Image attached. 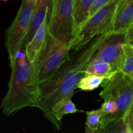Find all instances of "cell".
<instances>
[{"label":"cell","mask_w":133,"mask_h":133,"mask_svg":"<svg viewBox=\"0 0 133 133\" xmlns=\"http://www.w3.org/2000/svg\"><path fill=\"white\" fill-rule=\"evenodd\" d=\"M109 32L91 38L83 46L75 48L70 57L51 77L39 84L38 109L58 131L57 123L52 115L55 104L67 95L74 94L79 80L84 75V70Z\"/></svg>","instance_id":"1"},{"label":"cell","mask_w":133,"mask_h":133,"mask_svg":"<svg viewBox=\"0 0 133 133\" xmlns=\"http://www.w3.org/2000/svg\"><path fill=\"white\" fill-rule=\"evenodd\" d=\"M34 63L19 53L11 68L8 90L0 109L5 116H12L26 107L38 108L39 83L34 75Z\"/></svg>","instance_id":"2"},{"label":"cell","mask_w":133,"mask_h":133,"mask_svg":"<svg viewBox=\"0 0 133 133\" xmlns=\"http://www.w3.org/2000/svg\"><path fill=\"white\" fill-rule=\"evenodd\" d=\"M100 97L103 100H112L116 103L117 110L108 122V128L122 123L127 109L133 99V79L122 71H116L105 79Z\"/></svg>","instance_id":"3"},{"label":"cell","mask_w":133,"mask_h":133,"mask_svg":"<svg viewBox=\"0 0 133 133\" xmlns=\"http://www.w3.org/2000/svg\"><path fill=\"white\" fill-rule=\"evenodd\" d=\"M70 45L48 32L45 44L34 65V75L39 84L52 76L70 57Z\"/></svg>","instance_id":"4"},{"label":"cell","mask_w":133,"mask_h":133,"mask_svg":"<svg viewBox=\"0 0 133 133\" xmlns=\"http://www.w3.org/2000/svg\"><path fill=\"white\" fill-rule=\"evenodd\" d=\"M36 4L37 0H22L16 16L5 32V45L10 67L14 64L23 48Z\"/></svg>","instance_id":"5"},{"label":"cell","mask_w":133,"mask_h":133,"mask_svg":"<svg viewBox=\"0 0 133 133\" xmlns=\"http://www.w3.org/2000/svg\"><path fill=\"white\" fill-rule=\"evenodd\" d=\"M119 0H111L87 19L70 44L71 49L83 46L91 38L109 32Z\"/></svg>","instance_id":"6"},{"label":"cell","mask_w":133,"mask_h":133,"mask_svg":"<svg viewBox=\"0 0 133 133\" xmlns=\"http://www.w3.org/2000/svg\"><path fill=\"white\" fill-rule=\"evenodd\" d=\"M75 0H51L48 33L62 42L74 39V15Z\"/></svg>","instance_id":"7"},{"label":"cell","mask_w":133,"mask_h":133,"mask_svg":"<svg viewBox=\"0 0 133 133\" xmlns=\"http://www.w3.org/2000/svg\"><path fill=\"white\" fill-rule=\"evenodd\" d=\"M124 35H114L109 32L90 59L104 61L110 64L113 71H119L124 56Z\"/></svg>","instance_id":"8"},{"label":"cell","mask_w":133,"mask_h":133,"mask_svg":"<svg viewBox=\"0 0 133 133\" xmlns=\"http://www.w3.org/2000/svg\"><path fill=\"white\" fill-rule=\"evenodd\" d=\"M133 22V0H119L110 34L124 35Z\"/></svg>","instance_id":"9"},{"label":"cell","mask_w":133,"mask_h":133,"mask_svg":"<svg viewBox=\"0 0 133 133\" xmlns=\"http://www.w3.org/2000/svg\"><path fill=\"white\" fill-rule=\"evenodd\" d=\"M50 11L38 29L35 32L32 39L25 46V54L27 59L31 63L36 62L45 44L47 35L48 32V23H49Z\"/></svg>","instance_id":"10"},{"label":"cell","mask_w":133,"mask_h":133,"mask_svg":"<svg viewBox=\"0 0 133 133\" xmlns=\"http://www.w3.org/2000/svg\"><path fill=\"white\" fill-rule=\"evenodd\" d=\"M51 7V0H37L36 9L32 15L28 32L24 39L23 46H25L32 39L39 26L44 20Z\"/></svg>","instance_id":"11"},{"label":"cell","mask_w":133,"mask_h":133,"mask_svg":"<svg viewBox=\"0 0 133 133\" xmlns=\"http://www.w3.org/2000/svg\"><path fill=\"white\" fill-rule=\"evenodd\" d=\"M74 94H71L63 97L55 104L52 109V115L57 123L58 131L61 129V122L64 116L69 114H75L78 112L71 100Z\"/></svg>","instance_id":"12"},{"label":"cell","mask_w":133,"mask_h":133,"mask_svg":"<svg viewBox=\"0 0 133 133\" xmlns=\"http://www.w3.org/2000/svg\"><path fill=\"white\" fill-rule=\"evenodd\" d=\"M94 1V0H75L74 15V38L88 18V12Z\"/></svg>","instance_id":"13"},{"label":"cell","mask_w":133,"mask_h":133,"mask_svg":"<svg viewBox=\"0 0 133 133\" xmlns=\"http://www.w3.org/2000/svg\"><path fill=\"white\" fill-rule=\"evenodd\" d=\"M114 73L110 64L98 59L90 60L84 70V75H98L110 77Z\"/></svg>","instance_id":"14"},{"label":"cell","mask_w":133,"mask_h":133,"mask_svg":"<svg viewBox=\"0 0 133 133\" xmlns=\"http://www.w3.org/2000/svg\"><path fill=\"white\" fill-rule=\"evenodd\" d=\"M110 77L98 75H84L79 80L77 88H79L83 91L94 90L100 87L105 79Z\"/></svg>","instance_id":"15"},{"label":"cell","mask_w":133,"mask_h":133,"mask_svg":"<svg viewBox=\"0 0 133 133\" xmlns=\"http://www.w3.org/2000/svg\"><path fill=\"white\" fill-rule=\"evenodd\" d=\"M124 56L119 71L126 74L133 79V49L129 44L123 45Z\"/></svg>","instance_id":"16"},{"label":"cell","mask_w":133,"mask_h":133,"mask_svg":"<svg viewBox=\"0 0 133 133\" xmlns=\"http://www.w3.org/2000/svg\"><path fill=\"white\" fill-rule=\"evenodd\" d=\"M87 114V122H86V132H94L98 131L101 124L102 113L101 109L93 110L86 112Z\"/></svg>","instance_id":"17"},{"label":"cell","mask_w":133,"mask_h":133,"mask_svg":"<svg viewBox=\"0 0 133 133\" xmlns=\"http://www.w3.org/2000/svg\"><path fill=\"white\" fill-rule=\"evenodd\" d=\"M125 132L133 133V99L122 121Z\"/></svg>","instance_id":"18"},{"label":"cell","mask_w":133,"mask_h":133,"mask_svg":"<svg viewBox=\"0 0 133 133\" xmlns=\"http://www.w3.org/2000/svg\"><path fill=\"white\" fill-rule=\"evenodd\" d=\"M110 1L111 0H94L93 4L90 9L89 12H88V18L92 16L99 9H101Z\"/></svg>","instance_id":"19"},{"label":"cell","mask_w":133,"mask_h":133,"mask_svg":"<svg viewBox=\"0 0 133 133\" xmlns=\"http://www.w3.org/2000/svg\"><path fill=\"white\" fill-rule=\"evenodd\" d=\"M124 38L125 42L129 44H133V22L124 34Z\"/></svg>","instance_id":"20"},{"label":"cell","mask_w":133,"mask_h":133,"mask_svg":"<svg viewBox=\"0 0 133 133\" xmlns=\"http://www.w3.org/2000/svg\"><path fill=\"white\" fill-rule=\"evenodd\" d=\"M129 45H131V48H132V49H133V44H129Z\"/></svg>","instance_id":"21"},{"label":"cell","mask_w":133,"mask_h":133,"mask_svg":"<svg viewBox=\"0 0 133 133\" xmlns=\"http://www.w3.org/2000/svg\"><path fill=\"white\" fill-rule=\"evenodd\" d=\"M8 0H0V1H7Z\"/></svg>","instance_id":"22"}]
</instances>
